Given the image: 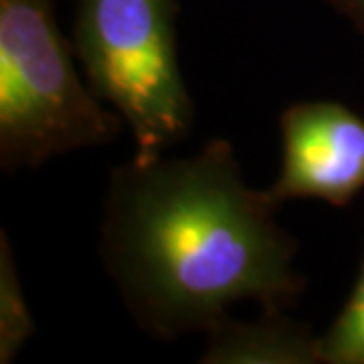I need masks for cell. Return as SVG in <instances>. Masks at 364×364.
<instances>
[{
  "mask_svg": "<svg viewBox=\"0 0 364 364\" xmlns=\"http://www.w3.org/2000/svg\"><path fill=\"white\" fill-rule=\"evenodd\" d=\"M251 188L231 144L132 158L107 184L102 257L134 322L158 340L207 332L239 299L286 308L304 289L298 243Z\"/></svg>",
  "mask_w": 364,
  "mask_h": 364,
  "instance_id": "1",
  "label": "cell"
},
{
  "mask_svg": "<svg viewBox=\"0 0 364 364\" xmlns=\"http://www.w3.org/2000/svg\"><path fill=\"white\" fill-rule=\"evenodd\" d=\"M122 117L75 71L53 0H0V166L37 168L83 148L107 146Z\"/></svg>",
  "mask_w": 364,
  "mask_h": 364,
  "instance_id": "2",
  "label": "cell"
},
{
  "mask_svg": "<svg viewBox=\"0 0 364 364\" xmlns=\"http://www.w3.org/2000/svg\"><path fill=\"white\" fill-rule=\"evenodd\" d=\"M174 0H77L73 53L132 132L136 160L184 140L195 107L176 55Z\"/></svg>",
  "mask_w": 364,
  "mask_h": 364,
  "instance_id": "3",
  "label": "cell"
},
{
  "mask_svg": "<svg viewBox=\"0 0 364 364\" xmlns=\"http://www.w3.org/2000/svg\"><path fill=\"white\" fill-rule=\"evenodd\" d=\"M282 172L265 193L279 207L318 198L344 207L364 188V119L336 102H301L282 114Z\"/></svg>",
  "mask_w": 364,
  "mask_h": 364,
  "instance_id": "4",
  "label": "cell"
},
{
  "mask_svg": "<svg viewBox=\"0 0 364 364\" xmlns=\"http://www.w3.org/2000/svg\"><path fill=\"white\" fill-rule=\"evenodd\" d=\"M205 334L203 364H322L320 336L289 320L282 308H263L251 322L223 316Z\"/></svg>",
  "mask_w": 364,
  "mask_h": 364,
  "instance_id": "5",
  "label": "cell"
},
{
  "mask_svg": "<svg viewBox=\"0 0 364 364\" xmlns=\"http://www.w3.org/2000/svg\"><path fill=\"white\" fill-rule=\"evenodd\" d=\"M35 332L25 289L18 279L13 247L0 231V364H11Z\"/></svg>",
  "mask_w": 364,
  "mask_h": 364,
  "instance_id": "6",
  "label": "cell"
},
{
  "mask_svg": "<svg viewBox=\"0 0 364 364\" xmlns=\"http://www.w3.org/2000/svg\"><path fill=\"white\" fill-rule=\"evenodd\" d=\"M322 364H364V259L344 310L320 336Z\"/></svg>",
  "mask_w": 364,
  "mask_h": 364,
  "instance_id": "7",
  "label": "cell"
},
{
  "mask_svg": "<svg viewBox=\"0 0 364 364\" xmlns=\"http://www.w3.org/2000/svg\"><path fill=\"white\" fill-rule=\"evenodd\" d=\"M330 4L356 28V33L364 39V0H330Z\"/></svg>",
  "mask_w": 364,
  "mask_h": 364,
  "instance_id": "8",
  "label": "cell"
}]
</instances>
